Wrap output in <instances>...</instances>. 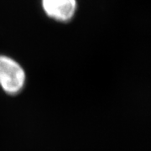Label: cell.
Segmentation results:
<instances>
[{
	"instance_id": "cell-2",
	"label": "cell",
	"mask_w": 151,
	"mask_h": 151,
	"mask_svg": "<svg viewBox=\"0 0 151 151\" xmlns=\"http://www.w3.org/2000/svg\"><path fill=\"white\" fill-rule=\"evenodd\" d=\"M40 4L46 16L62 24L71 21L78 8L77 0H41Z\"/></svg>"
},
{
	"instance_id": "cell-1",
	"label": "cell",
	"mask_w": 151,
	"mask_h": 151,
	"mask_svg": "<svg viewBox=\"0 0 151 151\" xmlns=\"http://www.w3.org/2000/svg\"><path fill=\"white\" fill-rule=\"evenodd\" d=\"M27 75L21 64L13 57L0 54V88L8 96L15 97L26 85Z\"/></svg>"
}]
</instances>
